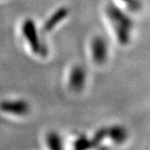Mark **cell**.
Wrapping results in <instances>:
<instances>
[{"mask_svg": "<svg viewBox=\"0 0 150 150\" xmlns=\"http://www.w3.org/2000/svg\"><path fill=\"white\" fill-rule=\"evenodd\" d=\"M22 33L32 52L40 56L46 55L47 48L41 42L36 25L33 20L26 19L24 21L22 25Z\"/></svg>", "mask_w": 150, "mask_h": 150, "instance_id": "obj_2", "label": "cell"}, {"mask_svg": "<svg viewBox=\"0 0 150 150\" xmlns=\"http://www.w3.org/2000/svg\"><path fill=\"white\" fill-rule=\"evenodd\" d=\"M68 15H69V10L66 7H61L57 9L56 11L49 17V19L45 21L44 27H42V30H44V32H45V33L51 32L52 29H54L57 26L58 24L62 22V21L68 16Z\"/></svg>", "mask_w": 150, "mask_h": 150, "instance_id": "obj_6", "label": "cell"}, {"mask_svg": "<svg viewBox=\"0 0 150 150\" xmlns=\"http://www.w3.org/2000/svg\"><path fill=\"white\" fill-rule=\"evenodd\" d=\"M46 144L49 150H63L62 139L56 131H50L47 134Z\"/></svg>", "mask_w": 150, "mask_h": 150, "instance_id": "obj_8", "label": "cell"}, {"mask_svg": "<svg viewBox=\"0 0 150 150\" xmlns=\"http://www.w3.org/2000/svg\"><path fill=\"white\" fill-rule=\"evenodd\" d=\"M68 76V85L71 91L80 92L84 89L87 80V72L84 67L74 65L71 69Z\"/></svg>", "mask_w": 150, "mask_h": 150, "instance_id": "obj_5", "label": "cell"}, {"mask_svg": "<svg viewBox=\"0 0 150 150\" xmlns=\"http://www.w3.org/2000/svg\"><path fill=\"white\" fill-rule=\"evenodd\" d=\"M120 1L132 12H137L142 8L141 0H120Z\"/></svg>", "mask_w": 150, "mask_h": 150, "instance_id": "obj_11", "label": "cell"}, {"mask_svg": "<svg viewBox=\"0 0 150 150\" xmlns=\"http://www.w3.org/2000/svg\"><path fill=\"white\" fill-rule=\"evenodd\" d=\"M107 137L110 138L115 144H123L127 138V131L121 125H114L107 128Z\"/></svg>", "mask_w": 150, "mask_h": 150, "instance_id": "obj_7", "label": "cell"}, {"mask_svg": "<svg viewBox=\"0 0 150 150\" xmlns=\"http://www.w3.org/2000/svg\"><path fill=\"white\" fill-rule=\"evenodd\" d=\"M105 13L113 28L117 42L121 45H127L131 41L134 22L131 17L113 3H108Z\"/></svg>", "mask_w": 150, "mask_h": 150, "instance_id": "obj_1", "label": "cell"}, {"mask_svg": "<svg viewBox=\"0 0 150 150\" xmlns=\"http://www.w3.org/2000/svg\"><path fill=\"white\" fill-rule=\"evenodd\" d=\"M91 58L95 64L102 65L109 56V45L106 39L102 36H95L91 42Z\"/></svg>", "mask_w": 150, "mask_h": 150, "instance_id": "obj_3", "label": "cell"}, {"mask_svg": "<svg viewBox=\"0 0 150 150\" xmlns=\"http://www.w3.org/2000/svg\"><path fill=\"white\" fill-rule=\"evenodd\" d=\"M106 137H107V128H105V127L100 128V129L95 133L93 137L91 139L92 148L98 146Z\"/></svg>", "mask_w": 150, "mask_h": 150, "instance_id": "obj_10", "label": "cell"}, {"mask_svg": "<svg viewBox=\"0 0 150 150\" xmlns=\"http://www.w3.org/2000/svg\"><path fill=\"white\" fill-rule=\"evenodd\" d=\"M91 148V141L86 136L79 137L74 142V150H90Z\"/></svg>", "mask_w": 150, "mask_h": 150, "instance_id": "obj_9", "label": "cell"}, {"mask_svg": "<svg viewBox=\"0 0 150 150\" xmlns=\"http://www.w3.org/2000/svg\"><path fill=\"white\" fill-rule=\"evenodd\" d=\"M0 110L6 114L22 117L28 114L30 105L25 100H5L0 101Z\"/></svg>", "mask_w": 150, "mask_h": 150, "instance_id": "obj_4", "label": "cell"}]
</instances>
